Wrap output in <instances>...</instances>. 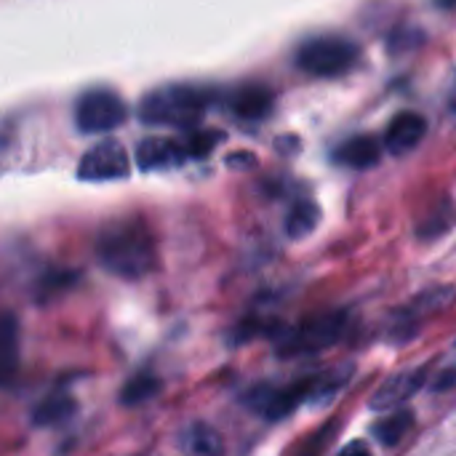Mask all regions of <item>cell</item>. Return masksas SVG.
<instances>
[{
    "label": "cell",
    "mask_w": 456,
    "mask_h": 456,
    "mask_svg": "<svg viewBox=\"0 0 456 456\" xmlns=\"http://www.w3.org/2000/svg\"><path fill=\"white\" fill-rule=\"evenodd\" d=\"M99 262L118 278H142L155 265V243L150 230L136 222H115L102 230L96 240Z\"/></svg>",
    "instance_id": "cell-1"
},
{
    "label": "cell",
    "mask_w": 456,
    "mask_h": 456,
    "mask_svg": "<svg viewBox=\"0 0 456 456\" xmlns=\"http://www.w3.org/2000/svg\"><path fill=\"white\" fill-rule=\"evenodd\" d=\"M350 379V369L345 371H331V374H318V377H305L291 385H259L246 393V406L262 414L265 419H283L289 417L299 403H321L331 398L345 382Z\"/></svg>",
    "instance_id": "cell-2"
},
{
    "label": "cell",
    "mask_w": 456,
    "mask_h": 456,
    "mask_svg": "<svg viewBox=\"0 0 456 456\" xmlns=\"http://www.w3.org/2000/svg\"><path fill=\"white\" fill-rule=\"evenodd\" d=\"M214 102V91L200 86H166L142 99L139 118L150 126H176L190 128L200 123Z\"/></svg>",
    "instance_id": "cell-3"
},
{
    "label": "cell",
    "mask_w": 456,
    "mask_h": 456,
    "mask_svg": "<svg viewBox=\"0 0 456 456\" xmlns=\"http://www.w3.org/2000/svg\"><path fill=\"white\" fill-rule=\"evenodd\" d=\"M358 61V45L339 35L310 37L297 51V64L313 77H339Z\"/></svg>",
    "instance_id": "cell-4"
},
{
    "label": "cell",
    "mask_w": 456,
    "mask_h": 456,
    "mask_svg": "<svg viewBox=\"0 0 456 456\" xmlns=\"http://www.w3.org/2000/svg\"><path fill=\"white\" fill-rule=\"evenodd\" d=\"M347 329V313H323V315H313L305 323H299L297 329L283 331L281 342H278V353L283 358L291 355H307V353H318L329 345H334Z\"/></svg>",
    "instance_id": "cell-5"
},
{
    "label": "cell",
    "mask_w": 456,
    "mask_h": 456,
    "mask_svg": "<svg viewBox=\"0 0 456 456\" xmlns=\"http://www.w3.org/2000/svg\"><path fill=\"white\" fill-rule=\"evenodd\" d=\"M75 120L83 134L112 131L126 120V104L118 94H112L107 88H94L77 99Z\"/></svg>",
    "instance_id": "cell-6"
},
{
    "label": "cell",
    "mask_w": 456,
    "mask_h": 456,
    "mask_svg": "<svg viewBox=\"0 0 456 456\" xmlns=\"http://www.w3.org/2000/svg\"><path fill=\"white\" fill-rule=\"evenodd\" d=\"M77 176L86 182H107L128 176V155L118 142H102L83 155Z\"/></svg>",
    "instance_id": "cell-7"
},
{
    "label": "cell",
    "mask_w": 456,
    "mask_h": 456,
    "mask_svg": "<svg viewBox=\"0 0 456 456\" xmlns=\"http://www.w3.org/2000/svg\"><path fill=\"white\" fill-rule=\"evenodd\" d=\"M454 289H446V286H444V289H433V291L417 297L406 310L398 313V321H395V326H393L395 339H411V337L419 331V323H422L425 318H430V315L446 310L449 305H454Z\"/></svg>",
    "instance_id": "cell-8"
},
{
    "label": "cell",
    "mask_w": 456,
    "mask_h": 456,
    "mask_svg": "<svg viewBox=\"0 0 456 456\" xmlns=\"http://www.w3.org/2000/svg\"><path fill=\"white\" fill-rule=\"evenodd\" d=\"M425 379H428V369L401 371V374L390 377V379L377 390V395L371 398V409L385 411V409H393V406L406 403L411 395L419 393V387L425 385Z\"/></svg>",
    "instance_id": "cell-9"
},
{
    "label": "cell",
    "mask_w": 456,
    "mask_h": 456,
    "mask_svg": "<svg viewBox=\"0 0 456 456\" xmlns=\"http://www.w3.org/2000/svg\"><path fill=\"white\" fill-rule=\"evenodd\" d=\"M428 131V123L422 115L417 112H401L398 118H393V123L387 126V134H385V147L393 152V155H403L409 150H414L422 136Z\"/></svg>",
    "instance_id": "cell-10"
},
{
    "label": "cell",
    "mask_w": 456,
    "mask_h": 456,
    "mask_svg": "<svg viewBox=\"0 0 456 456\" xmlns=\"http://www.w3.org/2000/svg\"><path fill=\"white\" fill-rule=\"evenodd\" d=\"M136 160L144 171L171 168L187 160L184 144L174 139H144L136 150Z\"/></svg>",
    "instance_id": "cell-11"
},
{
    "label": "cell",
    "mask_w": 456,
    "mask_h": 456,
    "mask_svg": "<svg viewBox=\"0 0 456 456\" xmlns=\"http://www.w3.org/2000/svg\"><path fill=\"white\" fill-rule=\"evenodd\" d=\"M232 112L240 118V120H265L270 112H273V104H275V96L267 86H259V83H251V86H243L232 94Z\"/></svg>",
    "instance_id": "cell-12"
},
{
    "label": "cell",
    "mask_w": 456,
    "mask_h": 456,
    "mask_svg": "<svg viewBox=\"0 0 456 456\" xmlns=\"http://www.w3.org/2000/svg\"><path fill=\"white\" fill-rule=\"evenodd\" d=\"M382 158V147L374 136H353L334 150V160L347 168H371Z\"/></svg>",
    "instance_id": "cell-13"
},
{
    "label": "cell",
    "mask_w": 456,
    "mask_h": 456,
    "mask_svg": "<svg viewBox=\"0 0 456 456\" xmlns=\"http://www.w3.org/2000/svg\"><path fill=\"white\" fill-rule=\"evenodd\" d=\"M182 452L184 456H224V444L214 428L195 422L182 433Z\"/></svg>",
    "instance_id": "cell-14"
},
{
    "label": "cell",
    "mask_w": 456,
    "mask_h": 456,
    "mask_svg": "<svg viewBox=\"0 0 456 456\" xmlns=\"http://www.w3.org/2000/svg\"><path fill=\"white\" fill-rule=\"evenodd\" d=\"M411 425H414V414L406 409V411H395V414H387L385 419L374 422L371 433H374V438H377L379 444L395 446V444L411 430Z\"/></svg>",
    "instance_id": "cell-15"
},
{
    "label": "cell",
    "mask_w": 456,
    "mask_h": 456,
    "mask_svg": "<svg viewBox=\"0 0 456 456\" xmlns=\"http://www.w3.org/2000/svg\"><path fill=\"white\" fill-rule=\"evenodd\" d=\"M318 219H321L318 206H315L313 200H299V203L291 208L289 219H286V232H289L291 238H305V235H310V232L318 227Z\"/></svg>",
    "instance_id": "cell-16"
},
{
    "label": "cell",
    "mask_w": 456,
    "mask_h": 456,
    "mask_svg": "<svg viewBox=\"0 0 456 456\" xmlns=\"http://www.w3.org/2000/svg\"><path fill=\"white\" fill-rule=\"evenodd\" d=\"M72 409H75V403H72L69 398H51V401H45L43 406H37L35 422H37V425H56V422L67 419V417L72 414Z\"/></svg>",
    "instance_id": "cell-17"
},
{
    "label": "cell",
    "mask_w": 456,
    "mask_h": 456,
    "mask_svg": "<svg viewBox=\"0 0 456 456\" xmlns=\"http://www.w3.org/2000/svg\"><path fill=\"white\" fill-rule=\"evenodd\" d=\"M160 390V382L155 379V377H150V374H144V377H136V379H131L128 385H126V390H123V403H142V401H147V398H152L155 393Z\"/></svg>",
    "instance_id": "cell-18"
},
{
    "label": "cell",
    "mask_w": 456,
    "mask_h": 456,
    "mask_svg": "<svg viewBox=\"0 0 456 456\" xmlns=\"http://www.w3.org/2000/svg\"><path fill=\"white\" fill-rule=\"evenodd\" d=\"M219 139L222 134H214V131H192L182 139V144H184L187 158H206Z\"/></svg>",
    "instance_id": "cell-19"
},
{
    "label": "cell",
    "mask_w": 456,
    "mask_h": 456,
    "mask_svg": "<svg viewBox=\"0 0 456 456\" xmlns=\"http://www.w3.org/2000/svg\"><path fill=\"white\" fill-rule=\"evenodd\" d=\"M3 350H5V374H13V361H16V321H13V315H5V323H3Z\"/></svg>",
    "instance_id": "cell-20"
},
{
    "label": "cell",
    "mask_w": 456,
    "mask_h": 456,
    "mask_svg": "<svg viewBox=\"0 0 456 456\" xmlns=\"http://www.w3.org/2000/svg\"><path fill=\"white\" fill-rule=\"evenodd\" d=\"M339 456H371V454H369V449H366L363 444H350V446H347V449H345Z\"/></svg>",
    "instance_id": "cell-21"
},
{
    "label": "cell",
    "mask_w": 456,
    "mask_h": 456,
    "mask_svg": "<svg viewBox=\"0 0 456 456\" xmlns=\"http://www.w3.org/2000/svg\"><path fill=\"white\" fill-rule=\"evenodd\" d=\"M240 163L254 166V158H251V155H235V158H230V166H240Z\"/></svg>",
    "instance_id": "cell-22"
},
{
    "label": "cell",
    "mask_w": 456,
    "mask_h": 456,
    "mask_svg": "<svg viewBox=\"0 0 456 456\" xmlns=\"http://www.w3.org/2000/svg\"><path fill=\"white\" fill-rule=\"evenodd\" d=\"M441 8H456V0H436Z\"/></svg>",
    "instance_id": "cell-23"
},
{
    "label": "cell",
    "mask_w": 456,
    "mask_h": 456,
    "mask_svg": "<svg viewBox=\"0 0 456 456\" xmlns=\"http://www.w3.org/2000/svg\"><path fill=\"white\" fill-rule=\"evenodd\" d=\"M452 107L456 110V91H454V96H452Z\"/></svg>",
    "instance_id": "cell-24"
}]
</instances>
